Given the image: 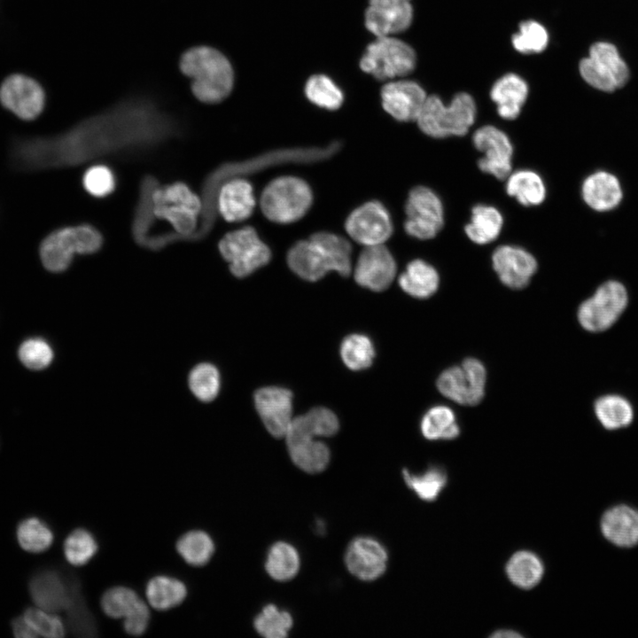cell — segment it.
I'll return each mask as SVG.
<instances>
[{"label": "cell", "mask_w": 638, "mask_h": 638, "mask_svg": "<svg viewBox=\"0 0 638 638\" xmlns=\"http://www.w3.org/2000/svg\"><path fill=\"white\" fill-rule=\"evenodd\" d=\"M492 264L501 282L512 289L525 287L538 267L532 253L512 245L498 246L492 254Z\"/></svg>", "instance_id": "cell-20"}, {"label": "cell", "mask_w": 638, "mask_h": 638, "mask_svg": "<svg viewBox=\"0 0 638 638\" xmlns=\"http://www.w3.org/2000/svg\"><path fill=\"white\" fill-rule=\"evenodd\" d=\"M603 536L612 544L631 548L638 544V510L619 504L607 510L601 519Z\"/></svg>", "instance_id": "cell-26"}, {"label": "cell", "mask_w": 638, "mask_h": 638, "mask_svg": "<svg viewBox=\"0 0 638 638\" xmlns=\"http://www.w3.org/2000/svg\"><path fill=\"white\" fill-rule=\"evenodd\" d=\"M512 45L523 54L539 53L548 45L546 28L537 21L525 20L519 24V31L513 35Z\"/></svg>", "instance_id": "cell-45"}, {"label": "cell", "mask_w": 638, "mask_h": 638, "mask_svg": "<svg viewBox=\"0 0 638 638\" xmlns=\"http://www.w3.org/2000/svg\"><path fill=\"white\" fill-rule=\"evenodd\" d=\"M476 104L465 92L457 93L446 105L436 95L427 96L416 122L420 129L433 138L464 136L476 119Z\"/></svg>", "instance_id": "cell-4"}, {"label": "cell", "mask_w": 638, "mask_h": 638, "mask_svg": "<svg viewBox=\"0 0 638 638\" xmlns=\"http://www.w3.org/2000/svg\"><path fill=\"white\" fill-rule=\"evenodd\" d=\"M340 355L350 370H361L369 368L375 356L371 340L365 335L351 334L341 344Z\"/></svg>", "instance_id": "cell-41"}, {"label": "cell", "mask_w": 638, "mask_h": 638, "mask_svg": "<svg viewBox=\"0 0 638 638\" xmlns=\"http://www.w3.org/2000/svg\"><path fill=\"white\" fill-rule=\"evenodd\" d=\"M486 372L477 359L468 358L461 365L444 370L437 380L439 391L461 405L473 406L484 396Z\"/></svg>", "instance_id": "cell-12"}, {"label": "cell", "mask_w": 638, "mask_h": 638, "mask_svg": "<svg viewBox=\"0 0 638 638\" xmlns=\"http://www.w3.org/2000/svg\"><path fill=\"white\" fill-rule=\"evenodd\" d=\"M29 593L36 606L57 613L66 611L72 596V580L54 570H43L30 579Z\"/></svg>", "instance_id": "cell-24"}, {"label": "cell", "mask_w": 638, "mask_h": 638, "mask_svg": "<svg viewBox=\"0 0 638 638\" xmlns=\"http://www.w3.org/2000/svg\"><path fill=\"white\" fill-rule=\"evenodd\" d=\"M491 637H494V638H520V637H523V635L514 630L502 629V630H497L496 632L493 633L491 634Z\"/></svg>", "instance_id": "cell-51"}, {"label": "cell", "mask_w": 638, "mask_h": 638, "mask_svg": "<svg viewBox=\"0 0 638 638\" xmlns=\"http://www.w3.org/2000/svg\"><path fill=\"white\" fill-rule=\"evenodd\" d=\"M66 561L74 566L87 564L97 553L98 543L91 532L76 528L66 538L63 545Z\"/></svg>", "instance_id": "cell-38"}, {"label": "cell", "mask_w": 638, "mask_h": 638, "mask_svg": "<svg viewBox=\"0 0 638 638\" xmlns=\"http://www.w3.org/2000/svg\"><path fill=\"white\" fill-rule=\"evenodd\" d=\"M13 634L18 638H35L38 637L37 634L33 630L23 616L14 619L12 622Z\"/></svg>", "instance_id": "cell-50"}, {"label": "cell", "mask_w": 638, "mask_h": 638, "mask_svg": "<svg viewBox=\"0 0 638 638\" xmlns=\"http://www.w3.org/2000/svg\"><path fill=\"white\" fill-rule=\"evenodd\" d=\"M219 251L230 272L245 277L268 263L271 253L252 227L227 233L219 242Z\"/></svg>", "instance_id": "cell-8"}, {"label": "cell", "mask_w": 638, "mask_h": 638, "mask_svg": "<svg viewBox=\"0 0 638 638\" xmlns=\"http://www.w3.org/2000/svg\"><path fill=\"white\" fill-rule=\"evenodd\" d=\"M626 304L625 287L619 282L608 281L580 306L579 322L589 331H604L616 322Z\"/></svg>", "instance_id": "cell-13"}, {"label": "cell", "mask_w": 638, "mask_h": 638, "mask_svg": "<svg viewBox=\"0 0 638 638\" xmlns=\"http://www.w3.org/2000/svg\"><path fill=\"white\" fill-rule=\"evenodd\" d=\"M395 276L396 262L385 245L365 246L354 268V279L358 284L382 292L390 286Z\"/></svg>", "instance_id": "cell-18"}, {"label": "cell", "mask_w": 638, "mask_h": 638, "mask_svg": "<svg viewBox=\"0 0 638 638\" xmlns=\"http://www.w3.org/2000/svg\"><path fill=\"white\" fill-rule=\"evenodd\" d=\"M188 382L192 393L204 402L213 401L220 391V374L211 363L203 362L195 366L189 375Z\"/></svg>", "instance_id": "cell-43"}, {"label": "cell", "mask_w": 638, "mask_h": 638, "mask_svg": "<svg viewBox=\"0 0 638 638\" xmlns=\"http://www.w3.org/2000/svg\"><path fill=\"white\" fill-rule=\"evenodd\" d=\"M478 151L483 153L478 161L479 169L503 180L511 173L513 146L510 137L500 128L486 125L478 128L472 136Z\"/></svg>", "instance_id": "cell-17"}, {"label": "cell", "mask_w": 638, "mask_h": 638, "mask_svg": "<svg viewBox=\"0 0 638 638\" xmlns=\"http://www.w3.org/2000/svg\"><path fill=\"white\" fill-rule=\"evenodd\" d=\"M268 575L278 581L292 579L300 568L297 550L286 542H276L269 549L265 564Z\"/></svg>", "instance_id": "cell-36"}, {"label": "cell", "mask_w": 638, "mask_h": 638, "mask_svg": "<svg viewBox=\"0 0 638 638\" xmlns=\"http://www.w3.org/2000/svg\"><path fill=\"white\" fill-rule=\"evenodd\" d=\"M1 105L19 119L30 121L43 113L46 93L42 84L24 74L8 75L0 84Z\"/></svg>", "instance_id": "cell-14"}, {"label": "cell", "mask_w": 638, "mask_h": 638, "mask_svg": "<svg viewBox=\"0 0 638 638\" xmlns=\"http://www.w3.org/2000/svg\"><path fill=\"white\" fill-rule=\"evenodd\" d=\"M595 411L601 424L609 430L628 425L633 419V410L629 402L617 395L599 398L595 404Z\"/></svg>", "instance_id": "cell-37"}, {"label": "cell", "mask_w": 638, "mask_h": 638, "mask_svg": "<svg viewBox=\"0 0 638 638\" xmlns=\"http://www.w3.org/2000/svg\"><path fill=\"white\" fill-rule=\"evenodd\" d=\"M422 434L430 440H453L460 433L455 416L446 406H435L423 416L420 424Z\"/></svg>", "instance_id": "cell-35"}, {"label": "cell", "mask_w": 638, "mask_h": 638, "mask_svg": "<svg viewBox=\"0 0 638 638\" xmlns=\"http://www.w3.org/2000/svg\"><path fill=\"white\" fill-rule=\"evenodd\" d=\"M351 256L352 247L346 238L329 232H318L292 246L287 262L301 278L317 281L330 271H336L343 276H349Z\"/></svg>", "instance_id": "cell-3"}, {"label": "cell", "mask_w": 638, "mask_h": 638, "mask_svg": "<svg viewBox=\"0 0 638 638\" xmlns=\"http://www.w3.org/2000/svg\"><path fill=\"white\" fill-rule=\"evenodd\" d=\"M411 0H370L365 26L377 37L388 36L408 28L413 19Z\"/></svg>", "instance_id": "cell-21"}, {"label": "cell", "mask_w": 638, "mask_h": 638, "mask_svg": "<svg viewBox=\"0 0 638 638\" xmlns=\"http://www.w3.org/2000/svg\"><path fill=\"white\" fill-rule=\"evenodd\" d=\"M292 394L282 387L267 386L254 394L256 409L268 432L275 438H284L293 419Z\"/></svg>", "instance_id": "cell-19"}, {"label": "cell", "mask_w": 638, "mask_h": 638, "mask_svg": "<svg viewBox=\"0 0 638 638\" xmlns=\"http://www.w3.org/2000/svg\"><path fill=\"white\" fill-rule=\"evenodd\" d=\"M82 184L90 195L103 198L114 190L115 178L110 168L103 165H96L84 173Z\"/></svg>", "instance_id": "cell-49"}, {"label": "cell", "mask_w": 638, "mask_h": 638, "mask_svg": "<svg viewBox=\"0 0 638 638\" xmlns=\"http://www.w3.org/2000/svg\"><path fill=\"white\" fill-rule=\"evenodd\" d=\"M426 98L424 89L412 81L391 82L381 89L384 109L400 121H416Z\"/></svg>", "instance_id": "cell-22"}, {"label": "cell", "mask_w": 638, "mask_h": 638, "mask_svg": "<svg viewBox=\"0 0 638 638\" xmlns=\"http://www.w3.org/2000/svg\"><path fill=\"white\" fill-rule=\"evenodd\" d=\"M67 612L68 626L77 635H93L96 631L95 623L89 612L78 589L77 583L72 581V596Z\"/></svg>", "instance_id": "cell-46"}, {"label": "cell", "mask_w": 638, "mask_h": 638, "mask_svg": "<svg viewBox=\"0 0 638 638\" xmlns=\"http://www.w3.org/2000/svg\"><path fill=\"white\" fill-rule=\"evenodd\" d=\"M255 206L251 183L241 178L225 181L217 194V210L228 222L247 219Z\"/></svg>", "instance_id": "cell-25"}, {"label": "cell", "mask_w": 638, "mask_h": 638, "mask_svg": "<svg viewBox=\"0 0 638 638\" xmlns=\"http://www.w3.org/2000/svg\"><path fill=\"white\" fill-rule=\"evenodd\" d=\"M580 72L591 86L607 92L622 87L629 78L626 63L616 47L608 43L591 46L589 57L580 61Z\"/></svg>", "instance_id": "cell-10"}, {"label": "cell", "mask_w": 638, "mask_h": 638, "mask_svg": "<svg viewBox=\"0 0 638 638\" xmlns=\"http://www.w3.org/2000/svg\"><path fill=\"white\" fill-rule=\"evenodd\" d=\"M49 136H15L12 168L35 172L73 167L119 154L147 151L176 136L174 121L152 105L126 103Z\"/></svg>", "instance_id": "cell-1"}, {"label": "cell", "mask_w": 638, "mask_h": 638, "mask_svg": "<svg viewBox=\"0 0 638 638\" xmlns=\"http://www.w3.org/2000/svg\"><path fill=\"white\" fill-rule=\"evenodd\" d=\"M503 226V217L494 206L478 204L472 207L470 222L464 231L471 241L477 245H486L494 241Z\"/></svg>", "instance_id": "cell-31"}, {"label": "cell", "mask_w": 638, "mask_h": 638, "mask_svg": "<svg viewBox=\"0 0 638 638\" xmlns=\"http://www.w3.org/2000/svg\"><path fill=\"white\" fill-rule=\"evenodd\" d=\"M506 573L514 585L523 589H529L541 581L544 574V565L534 553L518 551L508 561Z\"/></svg>", "instance_id": "cell-34"}, {"label": "cell", "mask_w": 638, "mask_h": 638, "mask_svg": "<svg viewBox=\"0 0 638 638\" xmlns=\"http://www.w3.org/2000/svg\"><path fill=\"white\" fill-rule=\"evenodd\" d=\"M148 604L158 611H167L180 605L187 597L186 585L179 579L160 574L151 578L144 588Z\"/></svg>", "instance_id": "cell-29"}, {"label": "cell", "mask_w": 638, "mask_h": 638, "mask_svg": "<svg viewBox=\"0 0 638 638\" xmlns=\"http://www.w3.org/2000/svg\"><path fill=\"white\" fill-rule=\"evenodd\" d=\"M506 179V192L522 206H539L545 200L546 185L535 171L520 169L510 173Z\"/></svg>", "instance_id": "cell-32"}, {"label": "cell", "mask_w": 638, "mask_h": 638, "mask_svg": "<svg viewBox=\"0 0 638 638\" xmlns=\"http://www.w3.org/2000/svg\"><path fill=\"white\" fill-rule=\"evenodd\" d=\"M317 437L318 430L302 416L292 419L284 437L292 462L308 473L323 471L330 462V450Z\"/></svg>", "instance_id": "cell-11"}, {"label": "cell", "mask_w": 638, "mask_h": 638, "mask_svg": "<svg viewBox=\"0 0 638 638\" xmlns=\"http://www.w3.org/2000/svg\"><path fill=\"white\" fill-rule=\"evenodd\" d=\"M23 617L38 636L61 638L65 635L64 622L56 613L40 608H27Z\"/></svg>", "instance_id": "cell-47"}, {"label": "cell", "mask_w": 638, "mask_h": 638, "mask_svg": "<svg viewBox=\"0 0 638 638\" xmlns=\"http://www.w3.org/2000/svg\"><path fill=\"white\" fill-rule=\"evenodd\" d=\"M312 192L306 182L293 176L273 180L264 189L261 208L264 215L277 223H290L300 219L309 209Z\"/></svg>", "instance_id": "cell-6"}, {"label": "cell", "mask_w": 638, "mask_h": 638, "mask_svg": "<svg viewBox=\"0 0 638 638\" xmlns=\"http://www.w3.org/2000/svg\"><path fill=\"white\" fill-rule=\"evenodd\" d=\"M305 94L314 105L328 110L339 108L344 100L341 89L323 74L313 75L307 80Z\"/></svg>", "instance_id": "cell-40"}, {"label": "cell", "mask_w": 638, "mask_h": 638, "mask_svg": "<svg viewBox=\"0 0 638 638\" xmlns=\"http://www.w3.org/2000/svg\"><path fill=\"white\" fill-rule=\"evenodd\" d=\"M345 228L354 241L365 246L383 245L393 233L391 216L378 201L367 202L354 210Z\"/></svg>", "instance_id": "cell-16"}, {"label": "cell", "mask_w": 638, "mask_h": 638, "mask_svg": "<svg viewBox=\"0 0 638 638\" xmlns=\"http://www.w3.org/2000/svg\"><path fill=\"white\" fill-rule=\"evenodd\" d=\"M402 291L417 299L431 297L439 287L440 276L433 266L416 259L410 261L399 277Z\"/></svg>", "instance_id": "cell-30"}, {"label": "cell", "mask_w": 638, "mask_h": 638, "mask_svg": "<svg viewBox=\"0 0 638 638\" xmlns=\"http://www.w3.org/2000/svg\"><path fill=\"white\" fill-rule=\"evenodd\" d=\"M405 212V231L415 238L432 239L444 225L441 199L428 187L416 186L409 191Z\"/></svg>", "instance_id": "cell-9"}, {"label": "cell", "mask_w": 638, "mask_h": 638, "mask_svg": "<svg viewBox=\"0 0 638 638\" xmlns=\"http://www.w3.org/2000/svg\"><path fill=\"white\" fill-rule=\"evenodd\" d=\"M582 196L590 207L597 211H607L619 203L622 192L615 176L599 171L589 175L584 181Z\"/></svg>", "instance_id": "cell-28"}, {"label": "cell", "mask_w": 638, "mask_h": 638, "mask_svg": "<svg viewBox=\"0 0 638 638\" xmlns=\"http://www.w3.org/2000/svg\"><path fill=\"white\" fill-rule=\"evenodd\" d=\"M403 478L406 484L416 495L424 501L435 500L446 486L447 474L438 467L428 469L422 474H412L403 470Z\"/></svg>", "instance_id": "cell-42"}, {"label": "cell", "mask_w": 638, "mask_h": 638, "mask_svg": "<svg viewBox=\"0 0 638 638\" xmlns=\"http://www.w3.org/2000/svg\"><path fill=\"white\" fill-rule=\"evenodd\" d=\"M100 607L109 618L123 619L124 631L134 636L145 633L150 623L148 603L130 587L114 586L106 589L100 598Z\"/></svg>", "instance_id": "cell-15"}, {"label": "cell", "mask_w": 638, "mask_h": 638, "mask_svg": "<svg viewBox=\"0 0 638 638\" xmlns=\"http://www.w3.org/2000/svg\"><path fill=\"white\" fill-rule=\"evenodd\" d=\"M102 244V235L91 225L61 227L42 240L39 257L47 270L59 273L68 268L74 254L94 253Z\"/></svg>", "instance_id": "cell-5"}, {"label": "cell", "mask_w": 638, "mask_h": 638, "mask_svg": "<svg viewBox=\"0 0 638 638\" xmlns=\"http://www.w3.org/2000/svg\"><path fill=\"white\" fill-rule=\"evenodd\" d=\"M416 64V56L411 46L390 35L377 37L368 45L360 61L362 71L380 81L408 75Z\"/></svg>", "instance_id": "cell-7"}, {"label": "cell", "mask_w": 638, "mask_h": 638, "mask_svg": "<svg viewBox=\"0 0 638 638\" xmlns=\"http://www.w3.org/2000/svg\"><path fill=\"white\" fill-rule=\"evenodd\" d=\"M292 626L289 612L268 604L254 619L255 630L266 638H284Z\"/></svg>", "instance_id": "cell-44"}, {"label": "cell", "mask_w": 638, "mask_h": 638, "mask_svg": "<svg viewBox=\"0 0 638 638\" xmlns=\"http://www.w3.org/2000/svg\"><path fill=\"white\" fill-rule=\"evenodd\" d=\"M528 86L515 74H508L493 85L490 97L497 106L498 114L505 120H515L527 98Z\"/></svg>", "instance_id": "cell-27"}, {"label": "cell", "mask_w": 638, "mask_h": 638, "mask_svg": "<svg viewBox=\"0 0 638 638\" xmlns=\"http://www.w3.org/2000/svg\"><path fill=\"white\" fill-rule=\"evenodd\" d=\"M387 559L385 548L377 541L369 537L354 539L345 555L348 571L366 581L374 580L385 572Z\"/></svg>", "instance_id": "cell-23"}, {"label": "cell", "mask_w": 638, "mask_h": 638, "mask_svg": "<svg viewBox=\"0 0 638 638\" xmlns=\"http://www.w3.org/2000/svg\"><path fill=\"white\" fill-rule=\"evenodd\" d=\"M182 74L190 82L196 99L203 104H218L226 99L234 86V70L228 58L210 45L186 50L178 63Z\"/></svg>", "instance_id": "cell-2"}, {"label": "cell", "mask_w": 638, "mask_h": 638, "mask_svg": "<svg viewBox=\"0 0 638 638\" xmlns=\"http://www.w3.org/2000/svg\"><path fill=\"white\" fill-rule=\"evenodd\" d=\"M212 537L203 530L193 529L182 534L175 543V549L183 560L191 566L206 565L214 553Z\"/></svg>", "instance_id": "cell-33"}, {"label": "cell", "mask_w": 638, "mask_h": 638, "mask_svg": "<svg viewBox=\"0 0 638 638\" xmlns=\"http://www.w3.org/2000/svg\"><path fill=\"white\" fill-rule=\"evenodd\" d=\"M19 546L31 553H41L48 549L54 536L51 528L37 517H27L17 527Z\"/></svg>", "instance_id": "cell-39"}, {"label": "cell", "mask_w": 638, "mask_h": 638, "mask_svg": "<svg viewBox=\"0 0 638 638\" xmlns=\"http://www.w3.org/2000/svg\"><path fill=\"white\" fill-rule=\"evenodd\" d=\"M20 362L30 370H43L47 368L52 359L53 351L50 344L41 338H32L25 340L19 348Z\"/></svg>", "instance_id": "cell-48"}]
</instances>
